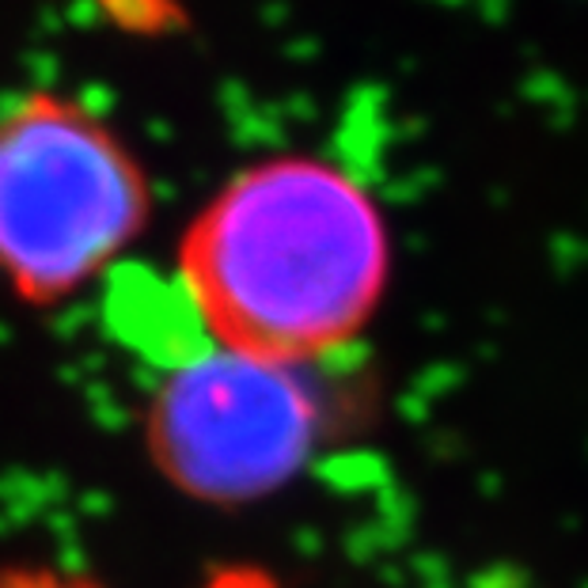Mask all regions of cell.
Wrapping results in <instances>:
<instances>
[{
	"label": "cell",
	"instance_id": "1",
	"mask_svg": "<svg viewBox=\"0 0 588 588\" xmlns=\"http://www.w3.org/2000/svg\"><path fill=\"white\" fill-rule=\"evenodd\" d=\"M178 285L220 353L312 369L380 312L391 236L349 167L315 152L243 164L186 220Z\"/></svg>",
	"mask_w": 588,
	"mask_h": 588
},
{
	"label": "cell",
	"instance_id": "2",
	"mask_svg": "<svg viewBox=\"0 0 588 588\" xmlns=\"http://www.w3.org/2000/svg\"><path fill=\"white\" fill-rule=\"evenodd\" d=\"M152 175L122 130L62 88L0 107V285L57 308L99 281L152 220Z\"/></svg>",
	"mask_w": 588,
	"mask_h": 588
},
{
	"label": "cell",
	"instance_id": "4",
	"mask_svg": "<svg viewBox=\"0 0 588 588\" xmlns=\"http://www.w3.org/2000/svg\"><path fill=\"white\" fill-rule=\"evenodd\" d=\"M99 12H107L115 23L122 28H133L141 35H152V31H167L175 28L178 8L175 0H91Z\"/></svg>",
	"mask_w": 588,
	"mask_h": 588
},
{
	"label": "cell",
	"instance_id": "5",
	"mask_svg": "<svg viewBox=\"0 0 588 588\" xmlns=\"http://www.w3.org/2000/svg\"><path fill=\"white\" fill-rule=\"evenodd\" d=\"M0 588H99L91 577L62 574L50 566H15L0 574Z\"/></svg>",
	"mask_w": 588,
	"mask_h": 588
},
{
	"label": "cell",
	"instance_id": "3",
	"mask_svg": "<svg viewBox=\"0 0 588 588\" xmlns=\"http://www.w3.org/2000/svg\"><path fill=\"white\" fill-rule=\"evenodd\" d=\"M323 437L327 406L308 369L220 349L178 364L144 411V448L156 471L209 505L274 493Z\"/></svg>",
	"mask_w": 588,
	"mask_h": 588
}]
</instances>
